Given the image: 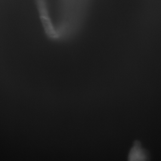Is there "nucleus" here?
Listing matches in <instances>:
<instances>
[{
    "mask_svg": "<svg viewBox=\"0 0 161 161\" xmlns=\"http://www.w3.org/2000/svg\"><path fill=\"white\" fill-rule=\"evenodd\" d=\"M147 156L138 146H136L130 153L128 161H147Z\"/></svg>",
    "mask_w": 161,
    "mask_h": 161,
    "instance_id": "obj_1",
    "label": "nucleus"
}]
</instances>
